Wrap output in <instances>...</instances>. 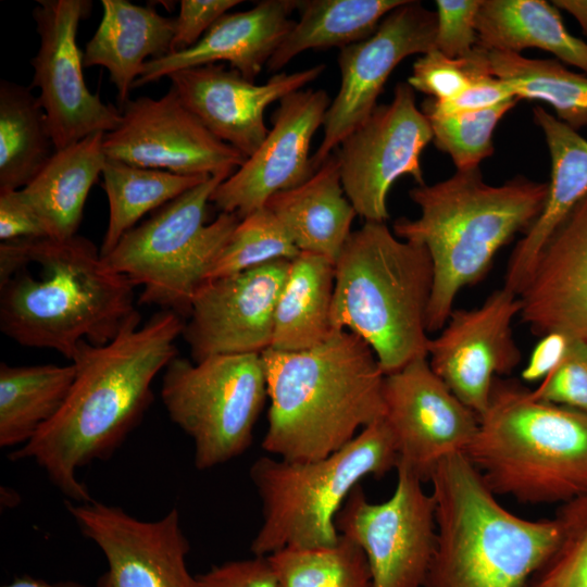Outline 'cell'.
I'll list each match as a JSON object with an SVG mask.
<instances>
[{"label":"cell","instance_id":"obj_1","mask_svg":"<svg viewBox=\"0 0 587 587\" xmlns=\"http://www.w3.org/2000/svg\"><path fill=\"white\" fill-rule=\"evenodd\" d=\"M136 310L108 344L83 340L72 359L76 374L58 414L12 461L32 459L71 501H91L77 470L105 460L140 422L153 400L152 383L177 357L185 320L161 310L140 326Z\"/></svg>","mask_w":587,"mask_h":587},{"label":"cell","instance_id":"obj_2","mask_svg":"<svg viewBox=\"0 0 587 587\" xmlns=\"http://www.w3.org/2000/svg\"><path fill=\"white\" fill-rule=\"evenodd\" d=\"M134 287L79 235L0 243V330L23 347L72 361L83 340L108 344L136 311Z\"/></svg>","mask_w":587,"mask_h":587},{"label":"cell","instance_id":"obj_3","mask_svg":"<svg viewBox=\"0 0 587 587\" xmlns=\"http://www.w3.org/2000/svg\"><path fill=\"white\" fill-rule=\"evenodd\" d=\"M270 408L262 448L287 461L325 458L383 419V373L372 348L349 330L300 351L261 353Z\"/></svg>","mask_w":587,"mask_h":587},{"label":"cell","instance_id":"obj_4","mask_svg":"<svg viewBox=\"0 0 587 587\" xmlns=\"http://www.w3.org/2000/svg\"><path fill=\"white\" fill-rule=\"evenodd\" d=\"M547 189V183L523 176L500 186L488 185L478 167L457 171L445 180L416 185L409 191L421 214L414 220H396L392 232L423 245L430 255L434 285L427 333L445 326L458 294L480 282L498 251L533 225Z\"/></svg>","mask_w":587,"mask_h":587},{"label":"cell","instance_id":"obj_5","mask_svg":"<svg viewBox=\"0 0 587 587\" xmlns=\"http://www.w3.org/2000/svg\"><path fill=\"white\" fill-rule=\"evenodd\" d=\"M429 482L437 534L423 587H527L559 544L558 519L512 513L464 453L442 459Z\"/></svg>","mask_w":587,"mask_h":587},{"label":"cell","instance_id":"obj_6","mask_svg":"<svg viewBox=\"0 0 587 587\" xmlns=\"http://www.w3.org/2000/svg\"><path fill=\"white\" fill-rule=\"evenodd\" d=\"M434 268L427 249L383 222L352 232L335 262L334 330H349L374 351L385 375L427 357Z\"/></svg>","mask_w":587,"mask_h":587},{"label":"cell","instance_id":"obj_7","mask_svg":"<svg viewBox=\"0 0 587 587\" xmlns=\"http://www.w3.org/2000/svg\"><path fill=\"white\" fill-rule=\"evenodd\" d=\"M464 454L496 496L563 504L587 494V414L497 378Z\"/></svg>","mask_w":587,"mask_h":587},{"label":"cell","instance_id":"obj_8","mask_svg":"<svg viewBox=\"0 0 587 587\" xmlns=\"http://www.w3.org/2000/svg\"><path fill=\"white\" fill-rule=\"evenodd\" d=\"M399 454L386 421L364 427L338 451L313 461L260 457L249 476L262 504V524L251 541L253 555L284 549L335 546L336 516L350 492L366 476L396 469Z\"/></svg>","mask_w":587,"mask_h":587},{"label":"cell","instance_id":"obj_9","mask_svg":"<svg viewBox=\"0 0 587 587\" xmlns=\"http://www.w3.org/2000/svg\"><path fill=\"white\" fill-rule=\"evenodd\" d=\"M229 176H210L162 205L127 232L102 260L107 267L142 286L139 303L188 317L192 300L240 222L221 212L207 223L215 188Z\"/></svg>","mask_w":587,"mask_h":587},{"label":"cell","instance_id":"obj_10","mask_svg":"<svg viewBox=\"0 0 587 587\" xmlns=\"http://www.w3.org/2000/svg\"><path fill=\"white\" fill-rule=\"evenodd\" d=\"M161 398L172 422L192 439L195 466L226 463L250 447L267 398L262 357H175L164 369Z\"/></svg>","mask_w":587,"mask_h":587},{"label":"cell","instance_id":"obj_11","mask_svg":"<svg viewBox=\"0 0 587 587\" xmlns=\"http://www.w3.org/2000/svg\"><path fill=\"white\" fill-rule=\"evenodd\" d=\"M389 499L370 502L359 484L336 516L340 535L363 551L374 587H423L436 547V505L423 480L398 464Z\"/></svg>","mask_w":587,"mask_h":587},{"label":"cell","instance_id":"obj_12","mask_svg":"<svg viewBox=\"0 0 587 587\" xmlns=\"http://www.w3.org/2000/svg\"><path fill=\"white\" fill-rule=\"evenodd\" d=\"M432 140L429 120L416 107L413 88L398 83L391 102L377 105L335 153L342 188L357 215L364 222L386 223L392 184L403 175L425 184L420 158Z\"/></svg>","mask_w":587,"mask_h":587},{"label":"cell","instance_id":"obj_13","mask_svg":"<svg viewBox=\"0 0 587 587\" xmlns=\"http://www.w3.org/2000/svg\"><path fill=\"white\" fill-rule=\"evenodd\" d=\"M91 8L90 0H38L33 10L40 42L30 60L34 77L29 87L40 90L38 99L55 150L91 134L111 132L122 120L120 108L102 102L84 79L76 35Z\"/></svg>","mask_w":587,"mask_h":587},{"label":"cell","instance_id":"obj_14","mask_svg":"<svg viewBox=\"0 0 587 587\" xmlns=\"http://www.w3.org/2000/svg\"><path fill=\"white\" fill-rule=\"evenodd\" d=\"M120 110V125L103 136L108 159L188 176H230L247 160L215 137L172 87L159 99H129Z\"/></svg>","mask_w":587,"mask_h":587},{"label":"cell","instance_id":"obj_15","mask_svg":"<svg viewBox=\"0 0 587 587\" xmlns=\"http://www.w3.org/2000/svg\"><path fill=\"white\" fill-rule=\"evenodd\" d=\"M436 28V12L408 0L388 13L369 38L340 49V88L326 111L322 142L311 157L314 172L372 114L399 63L435 48Z\"/></svg>","mask_w":587,"mask_h":587},{"label":"cell","instance_id":"obj_16","mask_svg":"<svg viewBox=\"0 0 587 587\" xmlns=\"http://www.w3.org/2000/svg\"><path fill=\"white\" fill-rule=\"evenodd\" d=\"M520 312L519 295L502 286L478 307L453 309L439 335L429 339L432 370L479 419L497 376L510 373L521 361L512 333Z\"/></svg>","mask_w":587,"mask_h":587},{"label":"cell","instance_id":"obj_17","mask_svg":"<svg viewBox=\"0 0 587 587\" xmlns=\"http://www.w3.org/2000/svg\"><path fill=\"white\" fill-rule=\"evenodd\" d=\"M383 398L398 464L423 482L442 459L464 453L477 433L479 417L437 376L427 357L385 375Z\"/></svg>","mask_w":587,"mask_h":587},{"label":"cell","instance_id":"obj_18","mask_svg":"<svg viewBox=\"0 0 587 587\" xmlns=\"http://www.w3.org/2000/svg\"><path fill=\"white\" fill-rule=\"evenodd\" d=\"M66 507L107 560L97 587H201L187 566L190 547L176 509L157 521H142L93 500L67 501Z\"/></svg>","mask_w":587,"mask_h":587},{"label":"cell","instance_id":"obj_19","mask_svg":"<svg viewBox=\"0 0 587 587\" xmlns=\"http://www.w3.org/2000/svg\"><path fill=\"white\" fill-rule=\"evenodd\" d=\"M289 260L209 279L197 290L182 336L193 362L259 353L272 346L275 308Z\"/></svg>","mask_w":587,"mask_h":587},{"label":"cell","instance_id":"obj_20","mask_svg":"<svg viewBox=\"0 0 587 587\" xmlns=\"http://www.w3.org/2000/svg\"><path fill=\"white\" fill-rule=\"evenodd\" d=\"M323 89H300L279 100L262 145L210 198L217 210L240 220L263 208L276 192L295 188L314 171L310 146L330 104Z\"/></svg>","mask_w":587,"mask_h":587},{"label":"cell","instance_id":"obj_21","mask_svg":"<svg viewBox=\"0 0 587 587\" xmlns=\"http://www.w3.org/2000/svg\"><path fill=\"white\" fill-rule=\"evenodd\" d=\"M325 70L324 64L273 75L258 85L223 64H207L168 76L183 103L218 139L249 158L268 134L264 111L273 102L302 89Z\"/></svg>","mask_w":587,"mask_h":587},{"label":"cell","instance_id":"obj_22","mask_svg":"<svg viewBox=\"0 0 587 587\" xmlns=\"http://www.w3.org/2000/svg\"><path fill=\"white\" fill-rule=\"evenodd\" d=\"M519 297V317L533 334L587 341V196L544 245Z\"/></svg>","mask_w":587,"mask_h":587},{"label":"cell","instance_id":"obj_23","mask_svg":"<svg viewBox=\"0 0 587 587\" xmlns=\"http://www.w3.org/2000/svg\"><path fill=\"white\" fill-rule=\"evenodd\" d=\"M298 2L263 0L249 10L224 14L192 47L147 61L133 88L220 61L228 62L230 68L254 82L294 26L290 14L298 9Z\"/></svg>","mask_w":587,"mask_h":587},{"label":"cell","instance_id":"obj_24","mask_svg":"<svg viewBox=\"0 0 587 587\" xmlns=\"http://www.w3.org/2000/svg\"><path fill=\"white\" fill-rule=\"evenodd\" d=\"M551 159V176L544 208L516 243L508 262L503 286L520 295L536 259L569 212L587 196V139L541 107L533 110Z\"/></svg>","mask_w":587,"mask_h":587},{"label":"cell","instance_id":"obj_25","mask_svg":"<svg viewBox=\"0 0 587 587\" xmlns=\"http://www.w3.org/2000/svg\"><path fill=\"white\" fill-rule=\"evenodd\" d=\"M102 17L83 52L85 67L102 66L117 91L120 109L143 64L168 54L175 18L159 14L153 7L127 0H101Z\"/></svg>","mask_w":587,"mask_h":587},{"label":"cell","instance_id":"obj_26","mask_svg":"<svg viewBox=\"0 0 587 587\" xmlns=\"http://www.w3.org/2000/svg\"><path fill=\"white\" fill-rule=\"evenodd\" d=\"M264 207L278 218L300 251L323 255L334 263L357 216L342 188L335 153L304 183L276 192Z\"/></svg>","mask_w":587,"mask_h":587},{"label":"cell","instance_id":"obj_27","mask_svg":"<svg viewBox=\"0 0 587 587\" xmlns=\"http://www.w3.org/2000/svg\"><path fill=\"white\" fill-rule=\"evenodd\" d=\"M103 136L95 133L55 150L41 172L21 189L50 238L77 235L88 193L107 161Z\"/></svg>","mask_w":587,"mask_h":587},{"label":"cell","instance_id":"obj_28","mask_svg":"<svg viewBox=\"0 0 587 587\" xmlns=\"http://www.w3.org/2000/svg\"><path fill=\"white\" fill-rule=\"evenodd\" d=\"M477 46L521 54L528 48L550 52L587 74V41L565 27L560 10L545 0H483L476 21Z\"/></svg>","mask_w":587,"mask_h":587},{"label":"cell","instance_id":"obj_29","mask_svg":"<svg viewBox=\"0 0 587 587\" xmlns=\"http://www.w3.org/2000/svg\"><path fill=\"white\" fill-rule=\"evenodd\" d=\"M335 287V263L301 251L290 261L278 297L271 349L300 351L324 342L335 330L330 311Z\"/></svg>","mask_w":587,"mask_h":587},{"label":"cell","instance_id":"obj_30","mask_svg":"<svg viewBox=\"0 0 587 587\" xmlns=\"http://www.w3.org/2000/svg\"><path fill=\"white\" fill-rule=\"evenodd\" d=\"M408 0H302L300 17L271 57L276 72L310 49H340L360 42L377 29L384 17Z\"/></svg>","mask_w":587,"mask_h":587},{"label":"cell","instance_id":"obj_31","mask_svg":"<svg viewBox=\"0 0 587 587\" xmlns=\"http://www.w3.org/2000/svg\"><path fill=\"white\" fill-rule=\"evenodd\" d=\"M76 374L73 363L0 364V446H24L61 410Z\"/></svg>","mask_w":587,"mask_h":587},{"label":"cell","instance_id":"obj_32","mask_svg":"<svg viewBox=\"0 0 587 587\" xmlns=\"http://www.w3.org/2000/svg\"><path fill=\"white\" fill-rule=\"evenodd\" d=\"M55 147L47 116L29 86L0 82V190L26 187Z\"/></svg>","mask_w":587,"mask_h":587},{"label":"cell","instance_id":"obj_33","mask_svg":"<svg viewBox=\"0 0 587 587\" xmlns=\"http://www.w3.org/2000/svg\"><path fill=\"white\" fill-rule=\"evenodd\" d=\"M102 177L109 201V222L100 247L101 257H105L145 214L158 210L210 176L179 175L107 158Z\"/></svg>","mask_w":587,"mask_h":587},{"label":"cell","instance_id":"obj_34","mask_svg":"<svg viewBox=\"0 0 587 587\" xmlns=\"http://www.w3.org/2000/svg\"><path fill=\"white\" fill-rule=\"evenodd\" d=\"M487 55L491 75L507 82L519 100L544 101L573 129L587 127V74L575 73L557 59L497 50H487Z\"/></svg>","mask_w":587,"mask_h":587},{"label":"cell","instance_id":"obj_35","mask_svg":"<svg viewBox=\"0 0 587 587\" xmlns=\"http://www.w3.org/2000/svg\"><path fill=\"white\" fill-rule=\"evenodd\" d=\"M267 558L280 587H374L363 551L342 535L332 547L284 549Z\"/></svg>","mask_w":587,"mask_h":587},{"label":"cell","instance_id":"obj_36","mask_svg":"<svg viewBox=\"0 0 587 587\" xmlns=\"http://www.w3.org/2000/svg\"><path fill=\"white\" fill-rule=\"evenodd\" d=\"M301 251L278 218L265 207L240 220L213 265L209 279L248 271Z\"/></svg>","mask_w":587,"mask_h":587},{"label":"cell","instance_id":"obj_37","mask_svg":"<svg viewBox=\"0 0 587 587\" xmlns=\"http://www.w3.org/2000/svg\"><path fill=\"white\" fill-rule=\"evenodd\" d=\"M517 101L512 98L482 111L427 117L436 148L452 159L457 171L478 168L484 159L494 154L492 136L497 124Z\"/></svg>","mask_w":587,"mask_h":587},{"label":"cell","instance_id":"obj_38","mask_svg":"<svg viewBox=\"0 0 587 587\" xmlns=\"http://www.w3.org/2000/svg\"><path fill=\"white\" fill-rule=\"evenodd\" d=\"M555 517L559 544L527 587H587V494L563 503Z\"/></svg>","mask_w":587,"mask_h":587},{"label":"cell","instance_id":"obj_39","mask_svg":"<svg viewBox=\"0 0 587 587\" xmlns=\"http://www.w3.org/2000/svg\"><path fill=\"white\" fill-rule=\"evenodd\" d=\"M489 75L487 50L479 46L463 58H449L434 48L415 60L407 83L413 90L445 101Z\"/></svg>","mask_w":587,"mask_h":587},{"label":"cell","instance_id":"obj_40","mask_svg":"<svg viewBox=\"0 0 587 587\" xmlns=\"http://www.w3.org/2000/svg\"><path fill=\"white\" fill-rule=\"evenodd\" d=\"M530 392L541 401L587 414V341L573 337L562 361Z\"/></svg>","mask_w":587,"mask_h":587},{"label":"cell","instance_id":"obj_41","mask_svg":"<svg viewBox=\"0 0 587 587\" xmlns=\"http://www.w3.org/2000/svg\"><path fill=\"white\" fill-rule=\"evenodd\" d=\"M483 0H437L435 49L449 58L469 55L478 43L476 21Z\"/></svg>","mask_w":587,"mask_h":587},{"label":"cell","instance_id":"obj_42","mask_svg":"<svg viewBox=\"0 0 587 587\" xmlns=\"http://www.w3.org/2000/svg\"><path fill=\"white\" fill-rule=\"evenodd\" d=\"M512 98H516L512 87L507 82L489 75L475 82L452 99L445 101L426 99L422 103V112L428 118L451 116L482 111Z\"/></svg>","mask_w":587,"mask_h":587},{"label":"cell","instance_id":"obj_43","mask_svg":"<svg viewBox=\"0 0 587 587\" xmlns=\"http://www.w3.org/2000/svg\"><path fill=\"white\" fill-rule=\"evenodd\" d=\"M239 0H182L175 18V30L170 53L196 45L211 26L228 11L241 3Z\"/></svg>","mask_w":587,"mask_h":587},{"label":"cell","instance_id":"obj_44","mask_svg":"<svg viewBox=\"0 0 587 587\" xmlns=\"http://www.w3.org/2000/svg\"><path fill=\"white\" fill-rule=\"evenodd\" d=\"M197 576L201 587H280L267 557L224 562Z\"/></svg>","mask_w":587,"mask_h":587},{"label":"cell","instance_id":"obj_45","mask_svg":"<svg viewBox=\"0 0 587 587\" xmlns=\"http://www.w3.org/2000/svg\"><path fill=\"white\" fill-rule=\"evenodd\" d=\"M42 237H49L47 228L22 190H0L1 241Z\"/></svg>","mask_w":587,"mask_h":587},{"label":"cell","instance_id":"obj_46","mask_svg":"<svg viewBox=\"0 0 587 587\" xmlns=\"http://www.w3.org/2000/svg\"><path fill=\"white\" fill-rule=\"evenodd\" d=\"M572 338L563 332L542 335L522 370V378L526 382H541L562 361Z\"/></svg>","mask_w":587,"mask_h":587},{"label":"cell","instance_id":"obj_47","mask_svg":"<svg viewBox=\"0 0 587 587\" xmlns=\"http://www.w3.org/2000/svg\"><path fill=\"white\" fill-rule=\"evenodd\" d=\"M552 3L574 16L587 37V0H554Z\"/></svg>","mask_w":587,"mask_h":587},{"label":"cell","instance_id":"obj_48","mask_svg":"<svg viewBox=\"0 0 587 587\" xmlns=\"http://www.w3.org/2000/svg\"><path fill=\"white\" fill-rule=\"evenodd\" d=\"M1 587H88L77 582L64 580V582H47L43 579L34 578L32 576H20L14 578L9 584Z\"/></svg>","mask_w":587,"mask_h":587}]
</instances>
